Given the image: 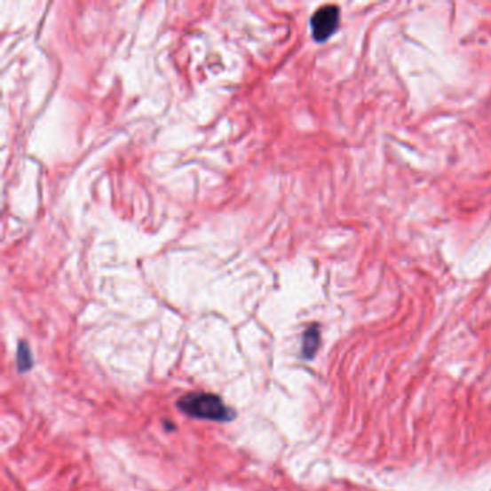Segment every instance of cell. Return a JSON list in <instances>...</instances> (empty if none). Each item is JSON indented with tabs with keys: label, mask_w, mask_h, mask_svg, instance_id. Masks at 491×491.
Instances as JSON below:
<instances>
[{
	"label": "cell",
	"mask_w": 491,
	"mask_h": 491,
	"mask_svg": "<svg viewBox=\"0 0 491 491\" xmlns=\"http://www.w3.org/2000/svg\"><path fill=\"white\" fill-rule=\"evenodd\" d=\"M340 9L336 4H324L313 13L310 20L313 38L316 43H326L339 29Z\"/></svg>",
	"instance_id": "2"
},
{
	"label": "cell",
	"mask_w": 491,
	"mask_h": 491,
	"mask_svg": "<svg viewBox=\"0 0 491 491\" xmlns=\"http://www.w3.org/2000/svg\"><path fill=\"white\" fill-rule=\"evenodd\" d=\"M319 346H321V329L319 324H312L303 336V356L305 359H312Z\"/></svg>",
	"instance_id": "3"
},
{
	"label": "cell",
	"mask_w": 491,
	"mask_h": 491,
	"mask_svg": "<svg viewBox=\"0 0 491 491\" xmlns=\"http://www.w3.org/2000/svg\"><path fill=\"white\" fill-rule=\"evenodd\" d=\"M18 365L20 370H28L32 366V356L27 343H20V351H18Z\"/></svg>",
	"instance_id": "4"
},
{
	"label": "cell",
	"mask_w": 491,
	"mask_h": 491,
	"mask_svg": "<svg viewBox=\"0 0 491 491\" xmlns=\"http://www.w3.org/2000/svg\"><path fill=\"white\" fill-rule=\"evenodd\" d=\"M178 408L192 418L208 419L217 423H229L235 418L233 409L226 407L224 400L214 393H187L180 398Z\"/></svg>",
	"instance_id": "1"
}]
</instances>
